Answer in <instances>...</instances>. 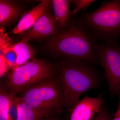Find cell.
<instances>
[{"label":"cell","mask_w":120,"mask_h":120,"mask_svg":"<svg viewBox=\"0 0 120 120\" xmlns=\"http://www.w3.org/2000/svg\"><path fill=\"white\" fill-rule=\"evenodd\" d=\"M97 41L77 22L53 36L47 42V46L68 60L92 64L98 61Z\"/></svg>","instance_id":"6da1fadb"},{"label":"cell","mask_w":120,"mask_h":120,"mask_svg":"<svg viewBox=\"0 0 120 120\" xmlns=\"http://www.w3.org/2000/svg\"><path fill=\"white\" fill-rule=\"evenodd\" d=\"M89 64L66 60L59 67L58 75L64 91L65 107L70 111L82 95L98 86V75Z\"/></svg>","instance_id":"7a4b0ae2"},{"label":"cell","mask_w":120,"mask_h":120,"mask_svg":"<svg viewBox=\"0 0 120 120\" xmlns=\"http://www.w3.org/2000/svg\"><path fill=\"white\" fill-rule=\"evenodd\" d=\"M21 93L26 103L47 118L57 116L66 108L63 88L56 73L32 84Z\"/></svg>","instance_id":"3957f363"},{"label":"cell","mask_w":120,"mask_h":120,"mask_svg":"<svg viewBox=\"0 0 120 120\" xmlns=\"http://www.w3.org/2000/svg\"><path fill=\"white\" fill-rule=\"evenodd\" d=\"M78 22L97 41L115 42L120 37V0L105 1L82 15Z\"/></svg>","instance_id":"277c9868"},{"label":"cell","mask_w":120,"mask_h":120,"mask_svg":"<svg viewBox=\"0 0 120 120\" xmlns=\"http://www.w3.org/2000/svg\"><path fill=\"white\" fill-rule=\"evenodd\" d=\"M49 63L34 58L15 70H11L3 84L10 95L16 96L35 82L55 74Z\"/></svg>","instance_id":"5b68a950"},{"label":"cell","mask_w":120,"mask_h":120,"mask_svg":"<svg viewBox=\"0 0 120 120\" xmlns=\"http://www.w3.org/2000/svg\"><path fill=\"white\" fill-rule=\"evenodd\" d=\"M97 55L105 70L110 94L120 93V46L115 42L98 44Z\"/></svg>","instance_id":"8992f818"},{"label":"cell","mask_w":120,"mask_h":120,"mask_svg":"<svg viewBox=\"0 0 120 120\" xmlns=\"http://www.w3.org/2000/svg\"><path fill=\"white\" fill-rule=\"evenodd\" d=\"M54 17L45 12L34 25L22 35V39L29 41L41 39L59 32Z\"/></svg>","instance_id":"52a82bcc"},{"label":"cell","mask_w":120,"mask_h":120,"mask_svg":"<svg viewBox=\"0 0 120 120\" xmlns=\"http://www.w3.org/2000/svg\"><path fill=\"white\" fill-rule=\"evenodd\" d=\"M101 95L95 98L86 96L75 103L71 110L70 120H91L103 105Z\"/></svg>","instance_id":"ba28073f"},{"label":"cell","mask_w":120,"mask_h":120,"mask_svg":"<svg viewBox=\"0 0 120 120\" xmlns=\"http://www.w3.org/2000/svg\"><path fill=\"white\" fill-rule=\"evenodd\" d=\"M50 1L43 0L31 10L25 12L11 31L15 34L24 33L30 29L48 8Z\"/></svg>","instance_id":"9c48e42d"},{"label":"cell","mask_w":120,"mask_h":120,"mask_svg":"<svg viewBox=\"0 0 120 120\" xmlns=\"http://www.w3.org/2000/svg\"><path fill=\"white\" fill-rule=\"evenodd\" d=\"M52 1L54 20L61 30H64L67 27L71 15L69 8L70 1L67 0H53Z\"/></svg>","instance_id":"30bf717a"},{"label":"cell","mask_w":120,"mask_h":120,"mask_svg":"<svg viewBox=\"0 0 120 120\" xmlns=\"http://www.w3.org/2000/svg\"><path fill=\"white\" fill-rule=\"evenodd\" d=\"M11 46L16 52L17 56L16 64L12 70H15L30 60L34 58L35 53L34 49L28 43V41L22 39Z\"/></svg>","instance_id":"8fae6325"},{"label":"cell","mask_w":120,"mask_h":120,"mask_svg":"<svg viewBox=\"0 0 120 120\" xmlns=\"http://www.w3.org/2000/svg\"><path fill=\"white\" fill-rule=\"evenodd\" d=\"M19 8L8 1H0V26L6 24L19 14Z\"/></svg>","instance_id":"7c38bea8"},{"label":"cell","mask_w":120,"mask_h":120,"mask_svg":"<svg viewBox=\"0 0 120 120\" xmlns=\"http://www.w3.org/2000/svg\"><path fill=\"white\" fill-rule=\"evenodd\" d=\"M19 117L18 120H41L47 117L33 109L19 97Z\"/></svg>","instance_id":"4fadbf2b"},{"label":"cell","mask_w":120,"mask_h":120,"mask_svg":"<svg viewBox=\"0 0 120 120\" xmlns=\"http://www.w3.org/2000/svg\"><path fill=\"white\" fill-rule=\"evenodd\" d=\"M11 102V96L1 84L0 89V120H8V113Z\"/></svg>","instance_id":"5bb4252c"},{"label":"cell","mask_w":120,"mask_h":120,"mask_svg":"<svg viewBox=\"0 0 120 120\" xmlns=\"http://www.w3.org/2000/svg\"><path fill=\"white\" fill-rule=\"evenodd\" d=\"M11 96V102L8 113V120H18L19 117V97Z\"/></svg>","instance_id":"9a60e30c"},{"label":"cell","mask_w":120,"mask_h":120,"mask_svg":"<svg viewBox=\"0 0 120 120\" xmlns=\"http://www.w3.org/2000/svg\"><path fill=\"white\" fill-rule=\"evenodd\" d=\"M12 39L8 35L7 33H4V28L0 26V55H3L6 49L12 45Z\"/></svg>","instance_id":"2e32d148"},{"label":"cell","mask_w":120,"mask_h":120,"mask_svg":"<svg viewBox=\"0 0 120 120\" xmlns=\"http://www.w3.org/2000/svg\"><path fill=\"white\" fill-rule=\"evenodd\" d=\"M3 55L9 69H12L15 67L17 59V55L14 50L10 46L4 52Z\"/></svg>","instance_id":"e0dca14e"},{"label":"cell","mask_w":120,"mask_h":120,"mask_svg":"<svg viewBox=\"0 0 120 120\" xmlns=\"http://www.w3.org/2000/svg\"><path fill=\"white\" fill-rule=\"evenodd\" d=\"M94 0H73L70 1L75 5V8L71 12V15H74L82 10H86Z\"/></svg>","instance_id":"ac0fdd59"},{"label":"cell","mask_w":120,"mask_h":120,"mask_svg":"<svg viewBox=\"0 0 120 120\" xmlns=\"http://www.w3.org/2000/svg\"><path fill=\"white\" fill-rule=\"evenodd\" d=\"M113 117L103 105L100 112L91 120H112Z\"/></svg>","instance_id":"d6986e66"},{"label":"cell","mask_w":120,"mask_h":120,"mask_svg":"<svg viewBox=\"0 0 120 120\" xmlns=\"http://www.w3.org/2000/svg\"><path fill=\"white\" fill-rule=\"evenodd\" d=\"M9 69L4 55H0V77H3Z\"/></svg>","instance_id":"ffe728a7"},{"label":"cell","mask_w":120,"mask_h":120,"mask_svg":"<svg viewBox=\"0 0 120 120\" xmlns=\"http://www.w3.org/2000/svg\"><path fill=\"white\" fill-rule=\"evenodd\" d=\"M119 99L117 109L112 120H120V93L118 95Z\"/></svg>","instance_id":"44dd1931"},{"label":"cell","mask_w":120,"mask_h":120,"mask_svg":"<svg viewBox=\"0 0 120 120\" xmlns=\"http://www.w3.org/2000/svg\"><path fill=\"white\" fill-rule=\"evenodd\" d=\"M41 120H60L56 116H54L47 117Z\"/></svg>","instance_id":"7402d4cb"}]
</instances>
